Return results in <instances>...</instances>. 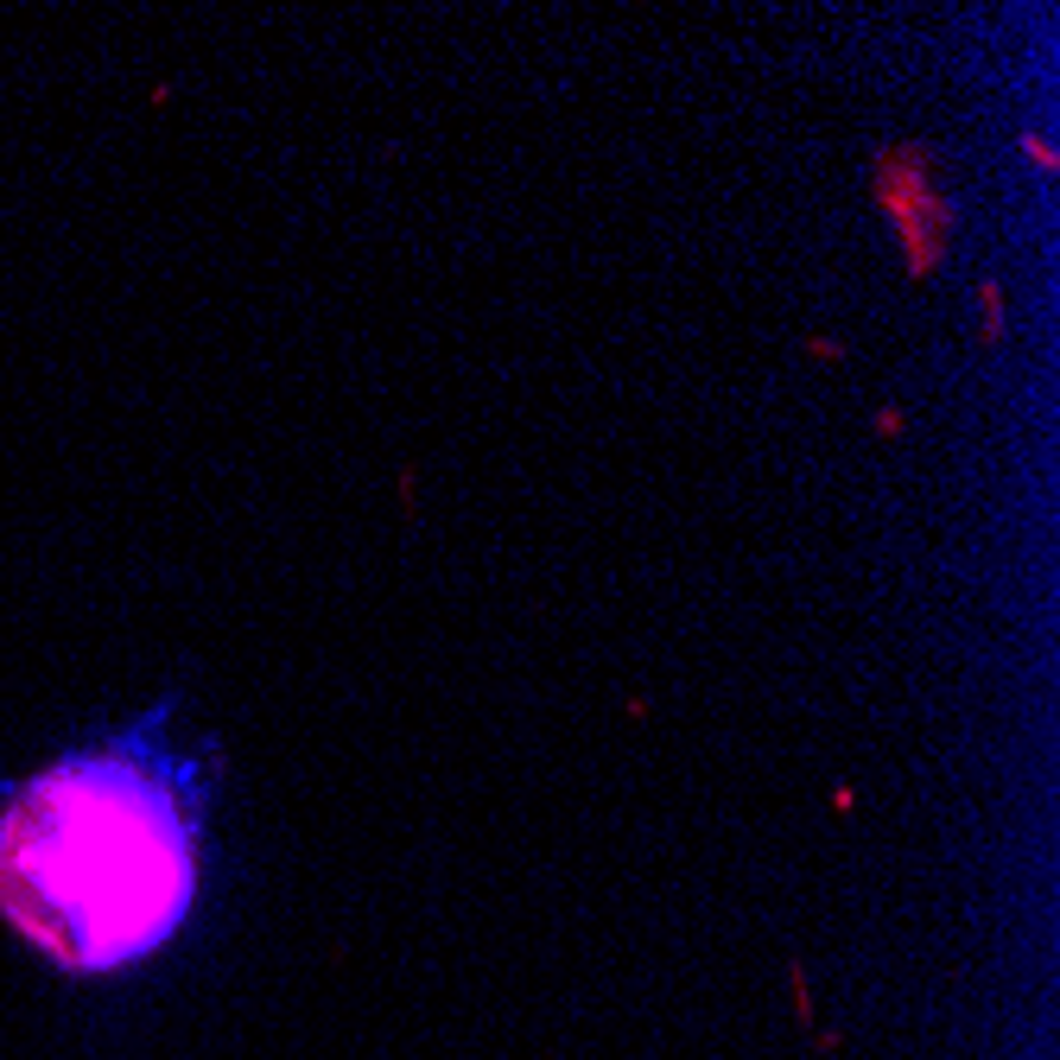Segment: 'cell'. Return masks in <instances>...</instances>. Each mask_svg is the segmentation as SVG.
I'll list each match as a JSON object with an SVG mask.
<instances>
[{"mask_svg": "<svg viewBox=\"0 0 1060 1060\" xmlns=\"http://www.w3.org/2000/svg\"><path fill=\"white\" fill-rule=\"evenodd\" d=\"M203 782L147 731L45 762L0 801V914L71 972L159 953L198 902Z\"/></svg>", "mask_w": 1060, "mask_h": 1060, "instance_id": "cell-1", "label": "cell"}]
</instances>
